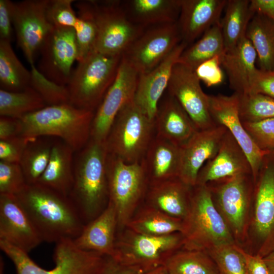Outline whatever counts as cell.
I'll return each mask as SVG.
<instances>
[{
	"label": "cell",
	"instance_id": "cell-1",
	"mask_svg": "<svg viewBox=\"0 0 274 274\" xmlns=\"http://www.w3.org/2000/svg\"><path fill=\"white\" fill-rule=\"evenodd\" d=\"M43 242L74 240L84 226L68 196L39 183L16 195Z\"/></svg>",
	"mask_w": 274,
	"mask_h": 274
},
{
	"label": "cell",
	"instance_id": "cell-2",
	"mask_svg": "<svg viewBox=\"0 0 274 274\" xmlns=\"http://www.w3.org/2000/svg\"><path fill=\"white\" fill-rule=\"evenodd\" d=\"M108 151L105 143L90 139L74 165V182L68 197L85 225L107 207Z\"/></svg>",
	"mask_w": 274,
	"mask_h": 274
},
{
	"label": "cell",
	"instance_id": "cell-3",
	"mask_svg": "<svg viewBox=\"0 0 274 274\" xmlns=\"http://www.w3.org/2000/svg\"><path fill=\"white\" fill-rule=\"evenodd\" d=\"M94 113L70 104L46 106L19 119L21 136L30 141L57 136L74 151H80L90 139Z\"/></svg>",
	"mask_w": 274,
	"mask_h": 274
},
{
	"label": "cell",
	"instance_id": "cell-4",
	"mask_svg": "<svg viewBox=\"0 0 274 274\" xmlns=\"http://www.w3.org/2000/svg\"><path fill=\"white\" fill-rule=\"evenodd\" d=\"M180 233L186 250L204 251L234 245L229 229L206 185L193 187L189 209L182 220Z\"/></svg>",
	"mask_w": 274,
	"mask_h": 274
},
{
	"label": "cell",
	"instance_id": "cell-5",
	"mask_svg": "<svg viewBox=\"0 0 274 274\" xmlns=\"http://www.w3.org/2000/svg\"><path fill=\"white\" fill-rule=\"evenodd\" d=\"M122 57L94 51L78 62L66 86L69 104L95 112L116 78Z\"/></svg>",
	"mask_w": 274,
	"mask_h": 274
},
{
	"label": "cell",
	"instance_id": "cell-6",
	"mask_svg": "<svg viewBox=\"0 0 274 274\" xmlns=\"http://www.w3.org/2000/svg\"><path fill=\"white\" fill-rule=\"evenodd\" d=\"M0 248L14 264L17 274H98L108 256L78 248L73 239L55 243L53 254L55 266L46 270L38 266L28 253L0 240Z\"/></svg>",
	"mask_w": 274,
	"mask_h": 274
},
{
	"label": "cell",
	"instance_id": "cell-7",
	"mask_svg": "<svg viewBox=\"0 0 274 274\" xmlns=\"http://www.w3.org/2000/svg\"><path fill=\"white\" fill-rule=\"evenodd\" d=\"M154 128V121L131 100L121 109L111 127L105 142L108 153L126 163L141 162Z\"/></svg>",
	"mask_w": 274,
	"mask_h": 274
},
{
	"label": "cell",
	"instance_id": "cell-8",
	"mask_svg": "<svg viewBox=\"0 0 274 274\" xmlns=\"http://www.w3.org/2000/svg\"><path fill=\"white\" fill-rule=\"evenodd\" d=\"M109 201L116 210L118 228L126 227L147 192L149 180L142 161L128 163L108 154Z\"/></svg>",
	"mask_w": 274,
	"mask_h": 274
},
{
	"label": "cell",
	"instance_id": "cell-9",
	"mask_svg": "<svg viewBox=\"0 0 274 274\" xmlns=\"http://www.w3.org/2000/svg\"><path fill=\"white\" fill-rule=\"evenodd\" d=\"M182 246L180 232L155 236L136 233L127 228L118 236L111 258L120 263L138 267L145 273L163 266L166 259Z\"/></svg>",
	"mask_w": 274,
	"mask_h": 274
},
{
	"label": "cell",
	"instance_id": "cell-10",
	"mask_svg": "<svg viewBox=\"0 0 274 274\" xmlns=\"http://www.w3.org/2000/svg\"><path fill=\"white\" fill-rule=\"evenodd\" d=\"M92 1L98 30L95 51L122 56L145 28L130 20L121 1Z\"/></svg>",
	"mask_w": 274,
	"mask_h": 274
},
{
	"label": "cell",
	"instance_id": "cell-11",
	"mask_svg": "<svg viewBox=\"0 0 274 274\" xmlns=\"http://www.w3.org/2000/svg\"><path fill=\"white\" fill-rule=\"evenodd\" d=\"M253 200L256 255L264 257L274 250V151L264 156L254 182Z\"/></svg>",
	"mask_w": 274,
	"mask_h": 274
},
{
	"label": "cell",
	"instance_id": "cell-12",
	"mask_svg": "<svg viewBox=\"0 0 274 274\" xmlns=\"http://www.w3.org/2000/svg\"><path fill=\"white\" fill-rule=\"evenodd\" d=\"M182 42L177 21L152 26L143 32L122 55L139 74L156 66Z\"/></svg>",
	"mask_w": 274,
	"mask_h": 274
},
{
	"label": "cell",
	"instance_id": "cell-13",
	"mask_svg": "<svg viewBox=\"0 0 274 274\" xmlns=\"http://www.w3.org/2000/svg\"><path fill=\"white\" fill-rule=\"evenodd\" d=\"M139 74L122 57L116 78L94 113L90 139L105 143L121 109L134 99Z\"/></svg>",
	"mask_w": 274,
	"mask_h": 274
},
{
	"label": "cell",
	"instance_id": "cell-14",
	"mask_svg": "<svg viewBox=\"0 0 274 274\" xmlns=\"http://www.w3.org/2000/svg\"><path fill=\"white\" fill-rule=\"evenodd\" d=\"M37 68L46 78L66 86L77 59L78 51L74 28L52 27L39 50Z\"/></svg>",
	"mask_w": 274,
	"mask_h": 274
},
{
	"label": "cell",
	"instance_id": "cell-15",
	"mask_svg": "<svg viewBox=\"0 0 274 274\" xmlns=\"http://www.w3.org/2000/svg\"><path fill=\"white\" fill-rule=\"evenodd\" d=\"M48 0L14 2L13 25L17 43L30 66L52 28L46 14Z\"/></svg>",
	"mask_w": 274,
	"mask_h": 274
},
{
	"label": "cell",
	"instance_id": "cell-16",
	"mask_svg": "<svg viewBox=\"0 0 274 274\" xmlns=\"http://www.w3.org/2000/svg\"><path fill=\"white\" fill-rule=\"evenodd\" d=\"M189 116L198 130L216 125L209 111L208 94L202 90L194 70L177 62L172 70L167 88Z\"/></svg>",
	"mask_w": 274,
	"mask_h": 274
},
{
	"label": "cell",
	"instance_id": "cell-17",
	"mask_svg": "<svg viewBox=\"0 0 274 274\" xmlns=\"http://www.w3.org/2000/svg\"><path fill=\"white\" fill-rule=\"evenodd\" d=\"M236 234L244 230L246 210L253 198L254 181L252 174L221 179L206 184Z\"/></svg>",
	"mask_w": 274,
	"mask_h": 274
},
{
	"label": "cell",
	"instance_id": "cell-18",
	"mask_svg": "<svg viewBox=\"0 0 274 274\" xmlns=\"http://www.w3.org/2000/svg\"><path fill=\"white\" fill-rule=\"evenodd\" d=\"M209 111L216 125L224 126L232 135L246 154L251 164L255 182L264 155L251 138L240 119L237 93L208 95Z\"/></svg>",
	"mask_w": 274,
	"mask_h": 274
},
{
	"label": "cell",
	"instance_id": "cell-19",
	"mask_svg": "<svg viewBox=\"0 0 274 274\" xmlns=\"http://www.w3.org/2000/svg\"><path fill=\"white\" fill-rule=\"evenodd\" d=\"M0 240L27 253L43 242L16 195L0 194Z\"/></svg>",
	"mask_w": 274,
	"mask_h": 274
},
{
	"label": "cell",
	"instance_id": "cell-20",
	"mask_svg": "<svg viewBox=\"0 0 274 274\" xmlns=\"http://www.w3.org/2000/svg\"><path fill=\"white\" fill-rule=\"evenodd\" d=\"M227 129L216 125L198 130L181 147V166L178 178L191 187L196 184L198 174L207 161L218 152Z\"/></svg>",
	"mask_w": 274,
	"mask_h": 274
},
{
	"label": "cell",
	"instance_id": "cell-21",
	"mask_svg": "<svg viewBox=\"0 0 274 274\" xmlns=\"http://www.w3.org/2000/svg\"><path fill=\"white\" fill-rule=\"evenodd\" d=\"M187 46L182 42L156 66L139 74L134 101L152 121L157 115L161 97L167 88L173 68Z\"/></svg>",
	"mask_w": 274,
	"mask_h": 274
},
{
	"label": "cell",
	"instance_id": "cell-22",
	"mask_svg": "<svg viewBox=\"0 0 274 274\" xmlns=\"http://www.w3.org/2000/svg\"><path fill=\"white\" fill-rule=\"evenodd\" d=\"M246 174H252L250 163L239 144L227 130L216 155L200 169L196 185Z\"/></svg>",
	"mask_w": 274,
	"mask_h": 274
},
{
	"label": "cell",
	"instance_id": "cell-23",
	"mask_svg": "<svg viewBox=\"0 0 274 274\" xmlns=\"http://www.w3.org/2000/svg\"><path fill=\"white\" fill-rule=\"evenodd\" d=\"M227 0H181L177 24L182 42L189 46L215 24Z\"/></svg>",
	"mask_w": 274,
	"mask_h": 274
},
{
	"label": "cell",
	"instance_id": "cell-24",
	"mask_svg": "<svg viewBox=\"0 0 274 274\" xmlns=\"http://www.w3.org/2000/svg\"><path fill=\"white\" fill-rule=\"evenodd\" d=\"M118 221L114 205L109 201L105 209L85 224L80 235L73 240L80 249L99 253L112 257L114 254Z\"/></svg>",
	"mask_w": 274,
	"mask_h": 274
},
{
	"label": "cell",
	"instance_id": "cell-25",
	"mask_svg": "<svg viewBox=\"0 0 274 274\" xmlns=\"http://www.w3.org/2000/svg\"><path fill=\"white\" fill-rule=\"evenodd\" d=\"M257 53L252 44L245 37L233 48L225 51L221 56V65L225 70L229 87L234 93L249 92L258 68Z\"/></svg>",
	"mask_w": 274,
	"mask_h": 274
},
{
	"label": "cell",
	"instance_id": "cell-26",
	"mask_svg": "<svg viewBox=\"0 0 274 274\" xmlns=\"http://www.w3.org/2000/svg\"><path fill=\"white\" fill-rule=\"evenodd\" d=\"M192 188L179 178L150 183L146 193L148 204L183 220L189 209Z\"/></svg>",
	"mask_w": 274,
	"mask_h": 274
},
{
	"label": "cell",
	"instance_id": "cell-27",
	"mask_svg": "<svg viewBox=\"0 0 274 274\" xmlns=\"http://www.w3.org/2000/svg\"><path fill=\"white\" fill-rule=\"evenodd\" d=\"M154 124L157 136L178 146L184 145L198 131L188 114L169 95L158 107Z\"/></svg>",
	"mask_w": 274,
	"mask_h": 274
},
{
	"label": "cell",
	"instance_id": "cell-28",
	"mask_svg": "<svg viewBox=\"0 0 274 274\" xmlns=\"http://www.w3.org/2000/svg\"><path fill=\"white\" fill-rule=\"evenodd\" d=\"M141 161L149 184L178 178L181 147L156 135Z\"/></svg>",
	"mask_w": 274,
	"mask_h": 274
},
{
	"label": "cell",
	"instance_id": "cell-29",
	"mask_svg": "<svg viewBox=\"0 0 274 274\" xmlns=\"http://www.w3.org/2000/svg\"><path fill=\"white\" fill-rule=\"evenodd\" d=\"M121 4L130 20L146 28L177 22L181 0H127Z\"/></svg>",
	"mask_w": 274,
	"mask_h": 274
},
{
	"label": "cell",
	"instance_id": "cell-30",
	"mask_svg": "<svg viewBox=\"0 0 274 274\" xmlns=\"http://www.w3.org/2000/svg\"><path fill=\"white\" fill-rule=\"evenodd\" d=\"M74 152L63 141L52 145L48 164L37 183L68 197L74 182Z\"/></svg>",
	"mask_w": 274,
	"mask_h": 274
},
{
	"label": "cell",
	"instance_id": "cell-31",
	"mask_svg": "<svg viewBox=\"0 0 274 274\" xmlns=\"http://www.w3.org/2000/svg\"><path fill=\"white\" fill-rule=\"evenodd\" d=\"M246 37L256 52L258 69L274 72V21L254 14L248 25Z\"/></svg>",
	"mask_w": 274,
	"mask_h": 274
},
{
	"label": "cell",
	"instance_id": "cell-32",
	"mask_svg": "<svg viewBox=\"0 0 274 274\" xmlns=\"http://www.w3.org/2000/svg\"><path fill=\"white\" fill-rule=\"evenodd\" d=\"M126 227L138 233L160 236L180 233L182 220L147 204L135 212Z\"/></svg>",
	"mask_w": 274,
	"mask_h": 274
},
{
	"label": "cell",
	"instance_id": "cell-33",
	"mask_svg": "<svg viewBox=\"0 0 274 274\" xmlns=\"http://www.w3.org/2000/svg\"><path fill=\"white\" fill-rule=\"evenodd\" d=\"M249 0H227L223 18L220 21L225 51L235 46L246 37L249 22L254 15Z\"/></svg>",
	"mask_w": 274,
	"mask_h": 274
},
{
	"label": "cell",
	"instance_id": "cell-34",
	"mask_svg": "<svg viewBox=\"0 0 274 274\" xmlns=\"http://www.w3.org/2000/svg\"><path fill=\"white\" fill-rule=\"evenodd\" d=\"M225 51L220 23L207 30L195 43L188 46L181 54L178 62L193 70L203 62Z\"/></svg>",
	"mask_w": 274,
	"mask_h": 274
},
{
	"label": "cell",
	"instance_id": "cell-35",
	"mask_svg": "<svg viewBox=\"0 0 274 274\" xmlns=\"http://www.w3.org/2000/svg\"><path fill=\"white\" fill-rule=\"evenodd\" d=\"M11 42L0 40L1 89L19 91L30 86L31 73L18 58Z\"/></svg>",
	"mask_w": 274,
	"mask_h": 274
},
{
	"label": "cell",
	"instance_id": "cell-36",
	"mask_svg": "<svg viewBox=\"0 0 274 274\" xmlns=\"http://www.w3.org/2000/svg\"><path fill=\"white\" fill-rule=\"evenodd\" d=\"M163 266L168 274H220L213 258L203 251H176L166 259Z\"/></svg>",
	"mask_w": 274,
	"mask_h": 274
},
{
	"label": "cell",
	"instance_id": "cell-37",
	"mask_svg": "<svg viewBox=\"0 0 274 274\" xmlns=\"http://www.w3.org/2000/svg\"><path fill=\"white\" fill-rule=\"evenodd\" d=\"M77 21L74 27L79 62L95 51L97 26L92 0L75 2Z\"/></svg>",
	"mask_w": 274,
	"mask_h": 274
},
{
	"label": "cell",
	"instance_id": "cell-38",
	"mask_svg": "<svg viewBox=\"0 0 274 274\" xmlns=\"http://www.w3.org/2000/svg\"><path fill=\"white\" fill-rule=\"evenodd\" d=\"M47 105L31 86L19 91L0 89V115L20 119Z\"/></svg>",
	"mask_w": 274,
	"mask_h": 274
},
{
	"label": "cell",
	"instance_id": "cell-39",
	"mask_svg": "<svg viewBox=\"0 0 274 274\" xmlns=\"http://www.w3.org/2000/svg\"><path fill=\"white\" fill-rule=\"evenodd\" d=\"M39 141L28 143L19 162L27 184L37 183L49 161L52 145Z\"/></svg>",
	"mask_w": 274,
	"mask_h": 274
},
{
	"label": "cell",
	"instance_id": "cell-40",
	"mask_svg": "<svg viewBox=\"0 0 274 274\" xmlns=\"http://www.w3.org/2000/svg\"><path fill=\"white\" fill-rule=\"evenodd\" d=\"M237 95L238 113L242 123L274 118V98L259 93Z\"/></svg>",
	"mask_w": 274,
	"mask_h": 274
},
{
	"label": "cell",
	"instance_id": "cell-41",
	"mask_svg": "<svg viewBox=\"0 0 274 274\" xmlns=\"http://www.w3.org/2000/svg\"><path fill=\"white\" fill-rule=\"evenodd\" d=\"M31 79L30 86L42 97L47 106L69 104L66 86L59 85L44 76L35 65L30 66Z\"/></svg>",
	"mask_w": 274,
	"mask_h": 274
},
{
	"label": "cell",
	"instance_id": "cell-42",
	"mask_svg": "<svg viewBox=\"0 0 274 274\" xmlns=\"http://www.w3.org/2000/svg\"><path fill=\"white\" fill-rule=\"evenodd\" d=\"M211 251L209 254L217 264L220 274H248L242 250L234 245Z\"/></svg>",
	"mask_w": 274,
	"mask_h": 274
},
{
	"label": "cell",
	"instance_id": "cell-43",
	"mask_svg": "<svg viewBox=\"0 0 274 274\" xmlns=\"http://www.w3.org/2000/svg\"><path fill=\"white\" fill-rule=\"evenodd\" d=\"M74 0H48L47 18L52 27L74 28L77 13L73 7Z\"/></svg>",
	"mask_w": 274,
	"mask_h": 274
},
{
	"label": "cell",
	"instance_id": "cell-44",
	"mask_svg": "<svg viewBox=\"0 0 274 274\" xmlns=\"http://www.w3.org/2000/svg\"><path fill=\"white\" fill-rule=\"evenodd\" d=\"M27 185L19 163L0 161V194L16 195Z\"/></svg>",
	"mask_w": 274,
	"mask_h": 274
},
{
	"label": "cell",
	"instance_id": "cell-45",
	"mask_svg": "<svg viewBox=\"0 0 274 274\" xmlns=\"http://www.w3.org/2000/svg\"><path fill=\"white\" fill-rule=\"evenodd\" d=\"M242 123L251 138L260 150L274 151V118Z\"/></svg>",
	"mask_w": 274,
	"mask_h": 274
},
{
	"label": "cell",
	"instance_id": "cell-46",
	"mask_svg": "<svg viewBox=\"0 0 274 274\" xmlns=\"http://www.w3.org/2000/svg\"><path fill=\"white\" fill-rule=\"evenodd\" d=\"M221 56L217 55L203 62L194 70L199 79L208 87L221 83L224 79L221 68Z\"/></svg>",
	"mask_w": 274,
	"mask_h": 274
},
{
	"label": "cell",
	"instance_id": "cell-47",
	"mask_svg": "<svg viewBox=\"0 0 274 274\" xmlns=\"http://www.w3.org/2000/svg\"><path fill=\"white\" fill-rule=\"evenodd\" d=\"M30 142L31 141L22 136L9 140H0L1 161L19 163Z\"/></svg>",
	"mask_w": 274,
	"mask_h": 274
},
{
	"label": "cell",
	"instance_id": "cell-48",
	"mask_svg": "<svg viewBox=\"0 0 274 274\" xmlns=\"http://www.w3.org/2000/svg\"><path fill=\"white\" fill-rule=\"evenodd\" d=\"M248 93H259L274 98V72H263L258 68Z\"/></svg>",
	"mask_w": 274,
	"mask_h": 274
},
{
	"label": "cell",
	"instance_id": "cell-49",
	"mask_svg": "<svg viewBox=\"0 0 274 274\" xmlns=\"http://www.w3.org/2000/svg\"><path fill=\"white\" fill-rule=\"evenodd\" d=\"M13 4L10 0H0V40L11 42Z\"/></svg>",
	"mask_w": 274,
	"mask_h": 274
},
{
	"label": "cell",
	"instance_id": "cell-50",
	"mask_svg": "<svg viewBox=\"0 0 274 274\" xmlns=\"http://www.w3.org/2000/svg\"><path fill=\"white\" fill-rule=\"evenodd\" d=\"M21 125L19 119L0 117V140L11 139L21 136Z\"/></svg>",
	"mask_w": 274,
	"mask_h": 274
},
{
	"label": "cell",
	"instance_id": "cell-51",
	"mask_svg": "<svg viewBox=\"0 0 274 274\" xmlns=\"http://www.w3.org/2000/svg\"><path fill=\"white\" fill-rule=\"evenodd\" d=\"M141 269L123 265L112 258L108 257L107 262L98 274H144Z\"/></svg>",
	"mask_w": 274,
	"mask_h": 274
},
{
	"label": "cell",
	"instance_id": "cell-52",
	"mask_svg": "<svg viewBox=\"0 0 274 274\" xmlns=\"http://www.w3.org/2000/svg\"><path fill=\"white\" fill-rule=\"evenodd\" d=\"M242 252L248 274H269L268 268L263 257L258 255L250 254L243 250Z\"/></svg>",
	"mask_w": 274,
	"mask_h": 274
},
{
	"label": "cell",
	"instance_id": "cell-53",
	"mask_svg": "<svg viewBox=\"0 0 274 274\" xmlns=\"http://www.w3.org/2000/svg\"><path fill=\"white\" fill-rule=\"evenodd\" d=\"M250 9L253 14L264 15L274 21V0H251Z\"/></svg>",
	"mask_w": 274,
	"mask_h": 274
},
{
	"label": "cell",
	"instance_id": "cell-54",
	"mask_svg": "<svg viewBox=\"0 0 274 274\" xmlns=\"http://www.w3.org/2000/svg\"><path fill=\"white\" fill-rule=\"evenodd\" d=\"M267 266L269 274H274V250L263 257Z\"/></svg>",
	"mask_w": 274,
	"mask_h": 274
},
{
	"label": "cell",
	"instance_id": "cell-55",
	"mask_svg": "<svg viewBox=\"0 0 274 274\" xmlns=\"http://www.w3.org/2000/svg\"><path fill=\"white\" fill-rule=\"evenodd\" d=\"M144 274H168L163 266L157 267Z\"/></svg>",
	"mask_w": 274,
	"mask_h": 274
},
{
	"label": "cell",
	"instance_id": "cell-56",
	"mask_svg": "<svg viewBox=\"0 0 274 274\" xmlns=\"http://www.w3.org/2000/svg\"><path fill=\"white\" fill-rule=\"evenodd\" d=\"M0 274H4V262L2 256L0 258Z\"/></svg>",
	"mask_w": 274,
	"mask_h": 274
}]
</instances>
